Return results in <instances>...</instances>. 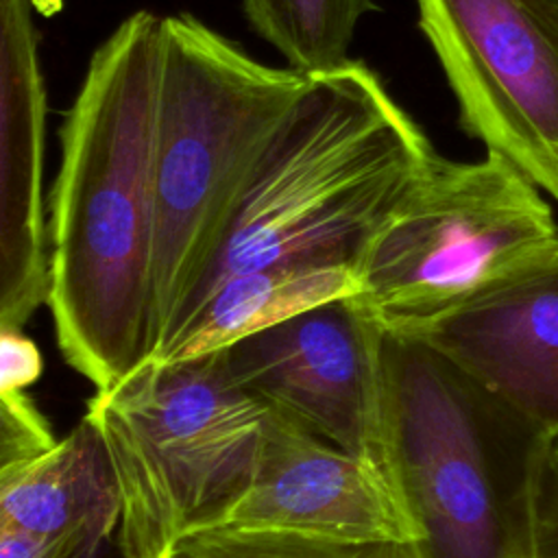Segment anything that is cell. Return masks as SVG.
<instances>
[{
	"label": "cell",
	"instance_id": "6da1fadb",
	"mask_svg": "<svg viewBox=\"0 0 558 558\" xmlns=\"http://www.w3.org/2000/svg\"><path fill=\"white\" fill-rule=\"evenodd\" d=\"M159 39L161 15H126L92 52L59 129L46 305L63 360L96 390L150 353Z\"/></svg>",
	"mask_w": 558,
	"mask_h": 558
},
{
	"label": "cell",
	"instance_id": "7a4b0ae2",
	"mask_svg": "<svg viewBox=\"0 0 558 558\" xmlns=\"http://www.w3.org/2000/svg\"><path fill=\"white\" fill-rule=\"evenodd\" d=\"M307 83V74L262 63L192 13L161 15L148 357L218 262L242 201Z\"/></svg>",
	"mask_w": 558,
	"mask_h": 558
},
{
	"label": "cell",
	"instance_id": "3957f363",
	"mask_svg": "<svg viewBox=\"0 0 558 558\" xmlns=\"http://www.w3.org/2000/svg\"><path fill=\"white\" fill-rule=\"evenodd\" d=\"M436 157L421 124L364 61L310 74L185 314L242 272L353 264L360 244Z\"/></svg>",
	"mask_w": 558,
	"mask_h": 558
},
{
	"label": "cell",
	"instance_id": "277c9868",
	"mask_svg": "<svg viewBox=\"0 0 558 558\" xmlns=\"http://www.w3.org/2000/svg\"><path fill=\"white\" fill-rule=\"evenodd\" d=\"M392 458L418 558H534L554 440L427 344L386 331Z\"/></svg>",
	"mask_w": 558,
	"mask_h": 558
},
{
	"label": "cell",
	"instance_id": "5b68a950",
	"mask_svg": "<svg viewBox=\"0 0 558 558\" xmlns=\"http://www.w3.org/2000/svg\"><path fill=\"white\" fill-rule=\"evenodd\" d=\"M118 490L124 558H170L181 538L251 480L268 405L240 388L225 351L146 357L87 401Z\"/></svg>",
	"mask_w": 558,
	"mask_h": 558
},
{
	"label": "cell",
	"instance_id": "8992f818",
	"mask_svg": "<svg viewBox=\"0 0 558 558\" xmlns=\"http://www.w3.org/2000/svg\"><path fill=\"white\" fill-rule=\"evenodd\" d=\"M549 196L495 153L438 155L360 244V303L405 336L466 305L558 242Z\"/></svg>",
	"mask_w": 558,
	"mask_h": 558
},
{
	"label": "cell",
	"instance_id": "52a82bcc",
	"mask_svg": "<svg viewBox=\"0 0 558 558\" xmlns=\"http://www.w3.org/2000/svg\"><path fill=\"white\" fill-rule=\"evenodd\" d=\"M458 122L558 203V11L549 0H414Z\"/></svg>",
	"mask_w": 558,
	"mask_h": 558
},
{
	"label": "cell",
	"instance_id": "ba28073f",
	"mask_svg": "<svg viewBox=\"0 0 558 558\" xmlns=\"http://www.w3.org/2000/svg\"><path fill=\"white\" fill-rule=\"evenodd\" d=\"M384 338L349 296L231 344L225 360L233 381L270 410L397 480Z\"/></svg>",
	"mask_w": 558,
	"mask_h": 558
},
{
	"label": "cell",
	"instance_id": "9c48e42d",
	"mask_svg": "<svg viewBox=\"0 0 558 558\" xmlns=\"http://www.w3.org/2000/svg\"><path fill=\"white\" fill-rule=\"evenodd\" d=\"M203 530L357 543L418 541L399 482L390 473L270 408L251 480L192 532Z\"/></svg>",
	"mask_w": 558,
	"mask_h": 558
},
{
	"label": "cell",
	"instance_id": "30bf717a",
	"mask_svg": "<svg viewBox=\"0 0 558 558\" xmlns=\"http://www.w3.org/2000/svg\"><path fill=\"white\" fill-rule=\"evenodd\" d=\"M405 338L438 351L558 440V242Z\"/></svg>",
	"mask_w": 558,
	"mask_h": 558
},
{
	"label": "cell",
	"instance_id": "8fae6325",
	"mask_svg": "<svg viewBox=\"0 0 558 558\" xmlns=\"http://www.w3.org/2000/svg\"><path fill=\"white\" fill-rule=\"evenodd\" d=\"M46 111L35 0H0V327L48 303Z\"/></svg>",
	"mask_w": 558,
	"mask_h": 558
},
{
	"label": "cell",
	"instance_id": "7c38bea8",
	"mask_svg": "<svg viewBox=\"0 0 558 558\" xmlns=\"http://www.w3.org/2000/svg\"><path fill=\"white\" fill-rule=\"evenodd\" d=\"M0 523L74 543L118 532L116 473L98 429L85 416L50 449L0 466Z\"/></svg>",
	"mask_w": 558,
	"mask_h": 558
},
{
	"label": "cell",
	"instance_id": "4fadbf2b",
	"mask_svg": "<svg viewBox=\"0 0 558 558\" xmlns=\"http://www.w3.org/2000/svg\"><path fill=\"white\" fill-rule=\"evenodd\" d=\"M360 292L351 262L281 264L242 272L201 299L150 357L172 364L218 353L307 310Z\"/></svg>",
	"mask_w": 558,
	"mask_h": 558
},
{
	"label": "cell",
	"instance_id": "5bb4252c",
	"mask_svg": "<svg viewBox=\"0 0 558 558\" xmlns=\"http://www.w3.org/2000/svg\"><path fill=\"white\" fill-rule=\"evenodd\" d=\"M242 11L257 37L270 44L286 65L318 74L347 63L357 24L373 0H242Z\"/></svg>",
	"mask_w": 558,
	"mask_h": 558
},
{
	"label": "cell",
	"instance_id": "9a60e30c",
	"mask_svg": "<svg viewBox=\"0 0 558 558\" xmlns=\"http://www.w3.org/2000/svg\"><path fill=\"white\" fill-rule=\"evenodd\" d=\"M170 558H418L412 543L333 541L279 532H192Z\"/></svg>",
	"mask_w": 558,
	"mask_h": 558
},
{
	"label": "cell",
	"instance_id": "2e32d148",
	"mask_svg": "<svg viewBox=\"0 0 558 558\" xmlns=\"http://www.w3.org/2000/svg\"><path fill=\"white\" fill-rule=\"evenodd\" d=\"M57 440L26 390H0V466L33 458Z\"/></svg>",
	"mask_w": 558,
	"mask_h": 558
},
{
	"label": "cell",
	"instance_id": "e0dca14e",
	"mask_svg": "<svg viewBox=\"0 0 558 558\" xmlns=\"http://www.w3.org/2000/svg\"><path fill=\"white\" fill-rule=\"evenodd\" d=\"M41 371L39 347L17 327H0V390H26Z\"/></svg>",
	"mask_w": 558,
	"mask_h": 558
},
{
	"label": "cell",
	"instance_id": "ac0fdd59",
	"mask_svg": "<svg viewBox=\"0 0 558 558\" xmlns=\"http://www.w3.org/2000/svg\"><path fill=\"white\" fill-rule=\"evenodd\" d=\"M534 558H558V449L551 447L536 495Z\"/></svg>",
	"mask_w": 558,
	"mask_h": 558
},
{
	"label": "cell",
	"instance_id": "d6986e66",
	"mask_svg": "<svg viewBox=\"0 0 558 558\" xmlns=\"http://www.w3.org/2000/svg\"><path fill=\"white\" fill-rule=\"evenodd\" d=\"M87 541V538H85ZM81 543L0 523V558H70Z\"/></svg>",
	"mask_w": 558,
	"mask_h": 558
},
{
	"label": "cell",
	"instance_id": "ffe728a7",
	"mask_svg": "<svg viewBox=\"0 0 558 558\" xmlns=\"http://www.w3.org/2000/svg\"><path fill=\"white\" fill-rule=\"evenodd\" d=\"M109 541H111V536H107V534L89 536L87 541H83V543L72 551L70 558H107Z\"/></svg>",
	"mask_w": 558,
	"mask_h": 558
},
{
	"label": "cell",
	"instance_id": "44dd1931",
	"mask_svg": "<svg viewBox=\"0 0 558 558\" xmlns=\"http://www.w3.org/2000/svg\"><path fill=\"white\" fill-rule=\"evenodd\" d=\"M549 4H551L556 11H558V0H549Z\"/></svg>",
	"mask_w": 558,
	"mask_h": 558
},
{
	"label": "cell",
	"instance_id": "7402d4cb",
	"mask_svg": "<svg viewBox=\"0 0 558 558\" xmlns=\"http://www.w3.org/2000/svg\"><path fill=\"white\" fill-rule=\"evenodd\" d=\"M554 445H556V449H558V440H556V442H554Z\"/></svg>",
	"mask_w": 558,
	"mask_h": 558
}]
</instances>
